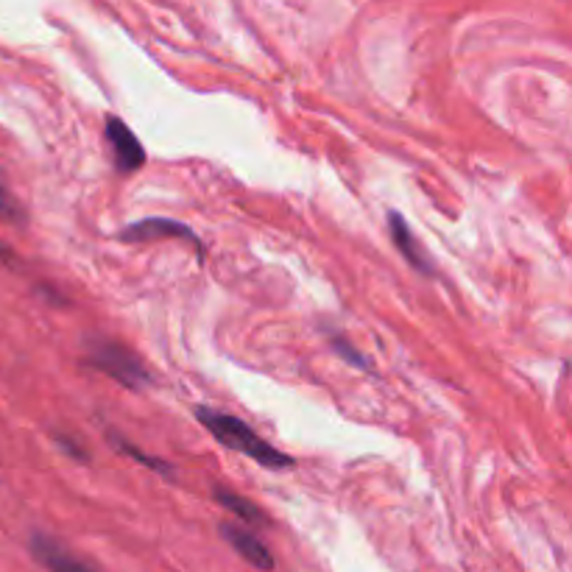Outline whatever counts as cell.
Returning <instances> with one entry per match:
<instances>
[{
	"label": "cell",
	"mask_w": 572,
	"mask_h": 572,
	"mask_svg": "<svg viewBox=\"0 0 572 572\" xmlns=\"http://www.w3.org/2000/svg\"><path fill=\"white\" fill-rule=\"evenodd\" d=\"M193 416H196L198 425H202L204 430L210 433L212 439L221 441V445L229 447V450L252 458V461L260 464L263 470H273V472L293 470V458L288 455V452L268 445L260 433L248 425V422H243L241 416L227 414V411H218V407H207V405H198L196 411H193Z\"/></svg>",
	"instance_id": "1"
},
{
	"label": "cell",
	"mask_w": 572,
	"mask_h": 572,
	"mask_svg": "<svg viewBox=\"0 0 572 572\" xmlns=\"http://www.w3.org/2000/svg\"><path fill=\"white\" fill-rule=\"evenodd\" d=\"M84 363H87L89 369L101 372V375L112 377L114 382H121L129 391H143V388L151 386V372L146 369V363L134 355L129 346L112 341V338H89Z\"/></svg>",
	"instance_id": "2"
},
{
	"label": "cell",
	"mask_w": 572,
	"mask_h": 572,
	"mask_svg": "<svg viewBox=\"0 0 572 572\" xmlns=\"http://www.w3.org/2000/svg\"><path fill=\"white\" fill-rule=\"evenodd\" d=\"M159 238H171V241L173 238H179V241L191 243V246L196 248L198 257H204L202 238L196 235V229L177 221V218H166V216L141 218V221L129 223V227L121 232L123 243H148V241H159Z\"/></svg>",
	"instance_id": "3"
},
{
	"label": "cell",
	"mask_w": 572,
	"mask_h": 572,
	"mask_svg": "<svg viewBox=\"0 0 572 572\" xmlns=\"http://www.w3.org/2000/svg\"><path fill=\"white\" fill-rule=\"evenodd\" d=\"M104 137H107V146L112 151V162L118 171L134 173L146 166V148L137 141V134L126 126V121L109 114L107 123H104Z\"/></svg>",
	"instance_id": "4"
},
{
	"label": "cell",
	"mask_w": 572,
	"mask_h": 572,
	"mask_svg": "<svg viewBox=\"0 0 572 572\" xmlns=\"http://www.w3.org/2000/svg\"><path fill=\"white\" fill-rule=\"evenodd\" d=\"M28 547H32L34 559H37L48 572H98L96 567L87 564L84 559H78V556L71 553L62 541L42 534V531H34Z\"/></svg>",
	"instance_id": "5"
},
{
	"label": "cell",
	"mask_w": 572,
	"mask_h": 572,
	"mask_svg": "<svg viewBox=\"0 0 572 572\" xmlns=\"http://www.w3.org/2000/svg\"><path fill=\"white\" fill-rule=\"evenodd\" d=\"M218 531H221L223 541H227V545L232 547L241 559H246L252 567H257V570L263 572H271L273 567H277L273 553L266 547V541H263L257 534H252V531L243 528V525H238V522H221Z\"/></svg>",
	"instance_id": "6"
},
{
	"label": "cell",
	"mask_w": 572,
	"mask_h": 572,
	"mask_svg": "<svg viewBox=\"0 0 572 572\" xmlns=\"http://www.w3.org/2000/svg\"><path fill=\"white\" fill-rule=\"evenodd\" d=\"M388 235H391V243H394V248L400 252L402 257H405V263L414 271L425 273V277H433V263L430 257H427V252L422 248L419 238L414 235V229L407 227V221L402 218V212L391 210L388 212Z\"/></svg>",
	"instance_id": "7"
},
{
	"label": "cell",
	"mask_w": 572,
	"mask_h": 572,
	"mask_svg": "<svg viewBox=\"0 0 572 572\" xmlns=\"http://www.w3.org/2000/svg\"><path fill=\"white\" fill-rule=\"evenodd\" d=\"M107 439L112 441L114 450L123 452V455H129V458H134V461H141V466H146V470L157 472V475L168 477V480H171V477H177V470H173V464H168L166 458L148 455V452H143L141 447H134L132 441L126 439V436H121L118 430H112V427H107Z\"/></svg>",
	"instance_id": "8"
},
{
	"label": "cell",
	"mask_w": 572,
	"mask_h": 572,
	"mask_svg": "<svg viewBox=\"0 0 572 572\" xmlns=\"http://www.w3.org/2000/svg\"><path fill=\"white\" fill-rule=\"evenodd\" d=\"M212 497H216V502L221 509H227L229 514H235L241 522H248V525H268V516L243 495H235V491L223 489V486H216Z\"/></svg>",
	"instance_id": "9"
},
{
	"label": "cell",
	"mask_w": 572,
	"mask_h": 572,
	"mask_svg": "<svg viewBox=\"0 0 572 572\" xmlns=\"http://www.w3.org/2000/svg\"><path fill=\"white\" fill-rule=\"evenodd\" d=\"M330 336V346L336 350V355L341 357L343 363H350L352 369H361V372H372V361L366 355H363L361 350H357L355 343L346 341L343 336H338V332H327Z\"/></svg>",
	"instance_id": "10"
},
{
	"label": "cell",
	"mask_w": 572,
	"mask_h": 572,
	"mask_svg": "<svg viewBox=\"0 0 572 572\" xmlns=\"http://www.w3.org/2000/svg\"><path fill=\"white\" fill-rule=\"evenodd\" d=\"M23 218H26V212H23V207L17 204V198L12 196L9 185L3 182V173H0V221L23 223Z\"/></svg>",
	"instance_id": "11"
},
{
	"label": "cell",
	"mask_w": 572,
	"mask_h": 572,
	"mask_svg": "<svg viewBox=\"0 0 572 572\" xmlns=\"http://www.w3.org/2000/svg\"><path fill=\"white\" fill-rule=\"evenodd\" d=\"M53 441H57V447L64 452V455L73 458V461H78V464H87L89 461L87 447H84L76 436H71V433H62V430L53 433Z\"/></svg>",
	"instance_id": "12"
},
{
	"label": "cell",
	"mask_w": 572,
	"mask_h": 572,
	"mask_svg": "<svg viewBox=\"0 0 572 572\" xmlns=\"http://www.w3.org/2000/svg\"><path fill=\"white\" fill-rule=\"evenodd\" d=\"M0 266L17 268V255H14V248L3 246V243H0Z\"/></svg>",
	"instance_id": "13"
}]
</instances>
